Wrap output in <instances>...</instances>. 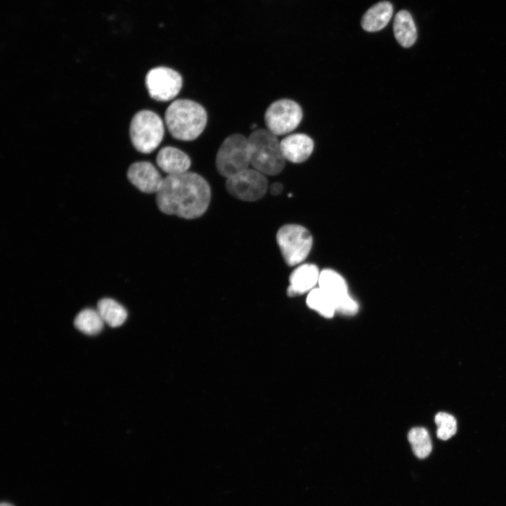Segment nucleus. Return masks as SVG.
Listing matches in <instances>:
<instances>
[{
	"mask_svg": "<svg viewBox=\"0 0 506 506\" xmlns=\"http://www.w3.org/2000/svg\"><path fill=\"white\" fill-rule=\"evenodd\" d=\"M250 165L264 175L275 176L284 169L285 159L277 136L268 129L254 130L248 137Z\"/></svg>",
	"mask_w": 506,
	"mask_h": 506,
	"instance_id": "3",
	"label": "nucleus"
},
{
	"mask_svg": "<svg viewBox=\"0 0 506 506\" xmlns=\"http://www.w3.org/2000/svg\"><path fill=\"white\" fill-rule=\"evenodd\" d=\"M283 189V185L279 182L273 183L270 186L271 193L273 195H280Z\"/></svg>",
	"mask_w": 506,
	"mask_h": 506,
	"instance_id": "22",
	"label": "nucleus"
},
{
	"mask_svg": "<svg viewBox=\"0 0 506 506\" xmlns=\"http://www.w3.org/2000/svg\"><path fill=\"white\" fill-rule=\"evenodd\" d=\"M276 240L285 263L290 266L300 264L309 255L313 244L308 229L297 224L282 226L277 232Z\"/></svg>",
	"mask_w": 506,
	"mask_h": 506,
	"instance_id": "6",
	"label": "nucleus"
},
{
	"mask_svg": "<svg viewBox=\"0 0 506 506\" xmlns=\"http://www.w3.org/2000/svg\"><path fill=\"white\" fill-rule=\"evenodd\" d=\"M394 37L402 47L412 46L417 39V29L411 15L405 10L398 12L393 25Z\"/></svg>",
	"mask_w": 506,
	"mask_h": 506,
	"instance_id": "16",
	"label": "nucleus"
},
{
	"mask_svg": "<svg viewBox=\"0 0 506 506\" xmlns=\"http://www.w3.org/2000/svg\"><path fill=\"white\" fill-rule=\"evenodd\" d=\"M164 121L174 138L181 141H193L204 131L207 114L200 103L188 99H178L167 108Z\"/></svg>",
	"mask_w": 506,
	"mask_h": 506,
	"instance_id": "2",
	"label": "nucleus"
},
{
	"mask_svg": "<svg viewBox=\"0 0 506 506\" xmlns=\"http://www.w3.org/2000/svg\"><path fill=\"white\" fill-rule=\"evenodd\" d=\"M437 426L436 435L441 440H448L455 434L457 422L455 418L447 413L440 412L434 418Z\"/></svg>",
	"mask_w": 506,
	"mask_h": 506,
	"instance_id": "21",
	"label": "nucleus"
},
{
	"mask_svg": "<svg viewBox=\"0 0 506 506\" xmlns=\"http://www.w3.org/2000/svg\"><path fill=\"white\" fill-rule=\"evenodd\" d=\"M268 187L266 175L249 167L227 178L226 181V188L231 195L247 202L263 197Z\"/></svg>",
	"mask_w": 506,
	"mask_h": 506,
	"instance_id": "8",
	"label": "nucleus"
},
{
	"mask_svg": "<svg viewBox=\"0 0 506 506\" xmlns=\"http://www.w3.org/2000/svg\"><path fill=\"white\" fill-rule=\"evenodd\" d=\"M280 148L285 160L299 164L305 162L313 151V139L305 134H292L280 141Z\"/></svg>",
	"mask_w": 506,
	"mask_h": 506,
	"instance_id": "12",
	"label": "nucleus"
},
{
	"mask_svg": "<svg viewBox=\"0 0 506 506\" xmlns=\"http://www.w3.org/2000/svg\"><path fill=\"white\" fill-rule=\"evenodd\" d=\"M211 200V188L200 175L192 171L167 175L156 193L159 209L186 219L201 216Z\"/></svg>",
	"mask_w": 506,
	"mask_h": 506,
	"instance_id": "1",
	"label": "nucleus"
},
{
	"mask_svg": "<svg viewBox=\"0 0 506 506\" xmlns=\"http://www.w3.org/2000/svg\"><path fill=\"white\" fill-rule=\"evenodd\" d=\"M156 163L167 175H174L188 171L191 161L189 156L180 149L166 146L159 150Z\"/></svg>",
	"mask_w": 506,
	"mask_h": 506,
	"instance_id": "14",
	"label": "nucleus"
},
{
	"mask_svg": "<svg viewBox=\"0 0 506 506\" xmlns=\"http://www.w3.org/2000/svg\"><path fill=\"white\" fill-rule=\"evenodd\" d=\"M164 134V123L155 112L143 110L131 119L129 136L134 148L142 153L154 151L160 144Z\"/></svg>",
	"mask_w": 506,
	"mask_h": 506,
	"instance_id": "4",
	"label": "nucleus"
},
{
	"mask_svg": "<svg viewBox=\"0 0 506 506\" xmlns=\"http://www.w3.org/2000/svg\"><path fill=\"white\" fill-rule=\"evenodd\" d=\"M183 84L181 75L167 67H156L146 74L145 85L150 96L157 101H168L180 92Z\"/></svg>",
	"mask_w": 506,
	"mask_h": 506,
	"instance_id": "9",
	"label": "nucleus"
},
{
	"mask_svg": "<svg viewBox=\"0 0 506 506\" xmlns=\"http://www.w3.org/2000/svg\"><path fill=\"white\" fill-rule=\"evenodd\" d=\"M303 117L301 106L294 100L283 98L273 102L266 109L264 121L267 129L275 136L294 131Z\"/></svg>",
	"mask_w": 506,
	"mask_h": 506,
	"instance_id": "7",
	"label": "nucleus"
},
{
	"mask_svg": "<svg viewBox=\"0 0 506 506\" xmlns=\"http://www.w3.org/2000/svg\"><path fill=\"white\" fill-rule=\"evenodd\" d=\"M392 15V4L387 1H380L365 12L361 20V26L367 32L381 30L389 22Z\"/></svg>",
	"mask_w": 506,
	"mask_h": 506,
	"instance_id": "15",
	"label": "nucleus"
},
{
	"mask_svg": "<svg viewBox=\"0 0 506 506\" xmlns=\"http://www.w3.org/2000/svg\"><path fill=\"white\" fill-rule=\"evenodd\" d=\"M318 287L334 300L336 311L343 315H355L359 309L357 301L348 291L344 278L332 269H324L320 273Z\"/></svg>",
	"mask_w": 506,
	"mask_h": 506,
	"instance_id": "10",
	"label": "nucleus"
},
{
	"mask_svg": "<svg viewBox=\"0 0 506 506\" xmlns=\"http://www.w3.org/2000/svg\"><path fill=\"white\" fill-rule=\"evenodd\" d=\"M249 165L248 138L240 134L227 136L216 153V167L218 172L227 179L249 168Z\"/></svg>",
	"mask_w": 506,
	"mask_h": 506,
	"instance_id": "5",
	"label": "nucleus"
},
{
	"mask_svg": "<svg viewBox=\"0 0 506 506\" xmlns=\"http://www.w3.org/2000/svg\"><path fill=\"white\" fill-rule=\"evenodd\" d=\"M104 323L98 311L93 309H83L77 315L74 321L76 328L89 335L99 333Z\"/></svg>",
	"mask_w": 506,
	"mask_h": 506,
	"instance_id": "19",
	"label": "nucleus"
},
{
	"mask_svg": "<svg viewBox=\"0 0 506 506\" xmlns=\"http://www.w3.org/2000/svg\"><path fill=\"white\" fill-rule=\"evenodd\" d=\"M0 506H13V505H12L10 504V503H8V502H3V503L1 504Z\"/></svg>",
	"mask_w": 506,
	"mask_h": 506,
	"instance_id": "23",
	"label": "nucleus"
},
{
	"mask_svg": "<svg viewBox=\"0 0 506 506\" xmlns=\"http://www.w3.org/2000/svg\"><path fill=\"white\" fill-rule=\"evenodd\" d=\"M320 273L315 264H303L297 266L290 274L287 295L296 297L309 292L318 283Z\"/></svg>",
	"mask_w": 506,
	"mask_h": 506,
	"instance_id": "13",
	"label": "nucleus"
},
{
	"mask_svg": "<svg viewBox=\"0 0 506 506\" xmlns=\"http://www.w3.org/2000/svg\"><path fill=\"white\" fill-rule=\"evenodd\" d=\"M126 176L131 184L145 193L156 194L164 179L157 168L146 161L131 164L127 170Z\"/></svg>",
	"mask_w": 506,
	"mask_h": 506,
	"instance_id": "11",
	"label": "nucleus"
},
{
	"mask_svg": "<svg viewBox=\"0 0 506 506\" xmlns=\"http://www.w3.org/2000/svg\"><path fill=\"white\" fill-rule=\"evenodd\" d=\"M408 439L413 451L420 459L427 458L432 452V443L427 430L423 427H415L410 429Z\"/></svg>",
	"mask_w": 506,
	"mask_h": 506,
	"instance_id": "20",
	"label": "nucleus"
},
{
	"mask_svg": "<svg viewBox=\"0 0 506 506\" xmlns=\"http://www.w3.org/2000/svg\"><path fill=\"white\" fill-rule=\"evenodd\" d=\"M97 311L104 323L112 327L120 326L127 318V312L124 307L110 298L99 300Z\"/></svg>",
	"mask_w": 506,
	"mask_h": 506,
	"instance_id": "17",
	"label": "nucleus"
},
{
	"mask_svg": "<svg viewBox=\"0 0 506 506\" xmlns=\"http://www.w3.org/2000/svg\"><path fill=\"white\" fill-rule=\"evenodd\" d=\"M306 304L325 318H330L336 312L334 300L319 287L313 288L309 292Z\"/></svg>",
	"mask_w": 506,
	"mask_h": 506,
	"instance_id": "18",
	"label": "nucleus"
}]
</instances>
